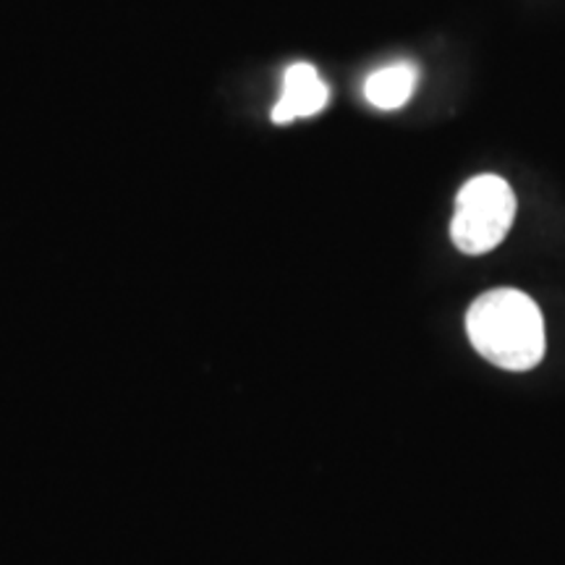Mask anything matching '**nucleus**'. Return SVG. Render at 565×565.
<instances>
[{"instance_id": "1", "label": "nucleus", "mask_w": 565, "mask_h": 565, "mask_svg": "<svg viewBox=\"0 0 565 565\" xmlns=\"http://www.w3.org/2000/svg\"><path fill=\"white\" fill-rule=\"evenodd\" d=\"M466 333L477 353L508 372L534 370L547 349L540 307L515 288H494L479 296L466 315Z\"/></svg>"}, {"instance_id": "2", "label": "nucleus", "mask_w": 565, "mask_h": 565, "mask_svg": "<svg viewBox=\"0 0 565 565\" xmlns=\"http://www.w3.org/2000/svg\"><path fill=\"white\" fill-rule=\"evenodd\" d=\"M515 217V194L500 175H477L456 196L450 238L463 254H487L503 244Z\"/></svg>"}, {"instance_id": "3", "label": "nucleus", "mask_w": 565, "mask_h": 565, "mask_svg": "<svg viewBox=\"0 0 565 565\" xmlns=\"http://www.w3.org/2000/svg\"><path fill=\"white\" fill-rule=\"evenodd\" d=\"M330 100L328 84L312 63H294L282 74V89L273 108L275 124H294L299 118L317 116Z\"/></svg>"}, {"instance_id": "4", "label": "nucleus", "mask_w": 565, "mask_h": 565, "mask_svg": "<svg viewBox=\"0 0 565 565\" xmlns=\"http://www.w3.org/2000/svg\"><path fill=\"white\" fill-rule=\"evenodd\" d=\"M416 82H419V68L414 63H391L370 74V79L364 82V97L377 110H398L412 100Z\"/></svg>"}]
</instances>
